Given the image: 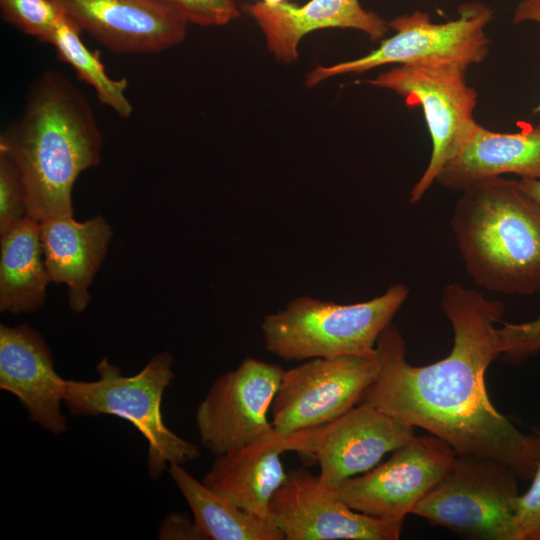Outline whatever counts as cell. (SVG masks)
<instances>
[{
	"label": "cell",
	"mask_w": 540,
	"mask_h": 540,
	"mask_svg": "<svg viewBox=\"0 0 540 540\" xmlns=\"http://www.w3.org/2000/svg\"><path fill=\"white\" fill-rule=\"evenodd\" d=\"M440 305L453 330L450 353L429 365H411L391 323L377 340L379 372L360 403L428 431L457 455L497 460L531 480L540 464V432L519 430L493 406L486 388L487 368L499 356L494 331L504 303L452 283Z\"/></svg>",
	"instance_id": "6da1fadb"
},
{
	"label": "cell",
	"mask_w": 540,
	"mask_h": 540,
	"mask_svg": "<svg viewBox=\"0 0 540 540\" xmlns=\"http://www.w3.org/2000/svg\"><path fill=\"white\" fill-rule=\"evenodd\" d=\"M103 136L84 94L66 76L45 71L30 85L20 115L0 136V152L22 177L28 215H72L78 176L101 158Z\"/></svg>",
	"instance_id": "7a4b0ae2"
},
{
	"label": "cell",
	"mask_w": 540,
	"mask_h": 540,
	"mask_svg": "<svg viewBox=\"0 0 540 540\" xmlns=\"http://www.w3.org/2000/svg\"><path fill=\"white\" fill-rule=\"evenodd\" d=\"M451 229L474 283L505 295L540 292V201L501 176L465 187Z\"/></svg>",
	"instance_id": "3957f363"
},
{
	"label": "cell",
	"mask_w": 540,
	"mask_h": 540,
	"mask_svg": "<svg viewBox=\"0 0 540 540\" xmlns=\"http://www.w3.org/2000/svg\"><path fill=\"white\" fill-rule=\"evenodd\" d=\"M408 294V286L395 284L371 300L354 304L299 296L264 317L260 327L264 346L285 361L376 358L377 340Z\"/></svg>",
	"instance_id": "277c9868"
},
{
	"label": "cell",
	"mask_w": 540,
	"mask_h": 540,
	"mask_svg": "<svg viewBox=\"0 0 540 540\" xmlns=\"http://www.w3.org/2000/svg\"><path fill=\"white\" fill-rule=\"evenodd\" d=\"M173 356L162 352L133 376H123L106 358L95 381L66 380L64 403L74 416L114 415L129 421L148 443V472L157 479L166 464H184L200 456L198 447L165 424L162 396L174 378Z\"/></svg>",
	"instance_id": "5b68a950"
},
{
	"label": "cell",
	"mask_w": 540,
	"mask_h": 540,
	"mask_svg": "<svg viewBox=\"0 0 540 540\" xmlns=\"http://www.w3.org/2000/svg\"><path fill=\"white\" fill-rule=\"evenodd\" d=\"M518 476L490 458L457 455L412 514L472 540H519Z\"/></svg>",
	"instance_id": "8992f818"
},
{
	"label": "cell",
	"mask_w": 540,
	"mask_h": 540,
	"mask_svg": "<svg viewBox=\"0 0 540 540\" xmlns=\"http://www.w3.org/2000/svg\"><path fill=\"white\" fill-rule=\"evenodd\" d=\"M458 13V18L444 23H434L421 11L396 17L387 22L395 34L377 49L358 59L318 66L308 73L305 84L312 87L332 77L361 74L387 64H456L467 70L488 55L485 27L493 10L483 3H464Z\"/></svg>",
	"instance_id": "52a82bcc"
},
{
	"label": "cell",
	"mask_w": 540,
	"mask_h": 540,
	"mask_svg": "<svg viewBox=\"0 0 540 540\" xmlns=\"http://www.w3.org/2000/svg\"><path fill=\"white\" fill-rule=\"evenodd\" d=\"M456 64L398 65L366 82L391 90L409 107L422 108L432 140L429 163L413 186L409 202H419L444 167L465 145L477 122L473 112L478 94Z\"/></svg>",
	"instance_id": "ba28073f"
},
{
	"label": "cell",
	"mask_w": 540,
	"mask_h": 540,
	"mask_svg": "<svg viewBox=\"0 0 540 540\" xmlns=\"http://www.w3.org/2000/svg\"><path fill=\"white\" fill-rule=\"evenodd\" d=\"M454 449L432 434L414 437L368 472L342 482L334 491L352 509L403 523L415 506L448 474Z\"/></svg>",
	"instance_id": "9c48e42d"
},
{
	"label": "cell",
	"mask_w": 540,
	"mask_h": 540,
	"mask_svg": "<svg viewBox=\"0 0 540 540\" xmlns=\"http://www.w3.org/2000/svg\"><path fill=\"white\" fill-rule=\"evenodd\" d=\"M379 372L377 358H312L284 370L271 406V423L282 433L329 423L360 403Z\"/></svg>",
	"instance_id": "30bf717a"
},
{
	"label": "cell",
	"mask_w": 540,
	"mask_h": 540,
	"mask_svg": "<svg viewBox=\"0 0 540 540\" xmlns=\"http://www.w3.org/2000/svg\"><path fill=\"white\" fill-rule=\"evenodd\" d=\"M284 369L246 357L220 375L196 411L202 444L215 456L242 448L273 430L269 411Z\"/></svg>",
	"instance_id": "8fae6325"
},
{
	"label": "cell",
	"mask_w": 540,
	"mask_h": 540,
	"mask_svg": "<svg viewBox=\"0 0 540 540\" xmlns=\"http://www.w3.org/2000/svg\"><path fill=\"white\" fill-rule=\"evenodd\" d=\"M292 433L294 451L318 463L320 482L332 490L415 437L413 426L362 402L329 423Z\"/></svg>",
	"instance_id": "7c38bea8"
},
{
	"label": "cell",
	"mask_w": 540,
	"mask_h": 540,
	"mask_svg": "<svg viewBox=\"0 0 540 540\" xmlns=\"http://www.w3.org/2000/svg\"><path fill=\"white\" fill-rule=\"evenodd\" d=\"M285 540H397L403 523L358 512L306 468L287 473L269 504Z\"/></svg>",
	"instance_id": "4fadbf2b"
},
{
	"label": "cell",
	"mask_w": 540,
	"mask_h": 540,
	"mask_svg": "<svg viewBox=\"0 0 540 540\" xmlns=\"http://www.w3.org/2000/svg\"><path fill=\"white\" fill-rule=\"evenodd\" d=\"M81 31L114 53L150 54L186 37L187 20L159 0H53Z\"/></svg>",
	"instance_id": "5bb4252c"
},
{
	"label": "cell",
	"mask_w": 540,
	"mask_h": 540,
	"mask_svg": "<svg viewBox=\"0 0 540 540\" xmlns=\"http://www.w3.org/2000/svg\"><path fill=\"white\" fill-rule=\"evenodd\" d=\"M65 381L41 334L27 324L0 326V388L15 395L31 421L53 434L68 428L61 412Z\"/></svg>",
	"instance_id": "9a60e30c"
},
{
	"label": "cell",
	"mask_w": 540,
	"mask_h": 540,
	"mask_svg": "<svg viewBox=\"0 0 540 540\" xmlns=\"http://www.w3.org/2000/svg\"><path fill=\"white\" fill-rule=\"evenodd\" d=\"M293 449V433L273 428L242 448L217 455L201 481L235 506L269 518L270 501L288 473L281 455Z\"/></svg>",
	"instance_id": "2e32d148"
},
{
	"label": "cell",
	"mask_w": 540,
	"mask_h": 540,
	"mask_svg": "<svg viewBox=\"0 0 540 540\" xmlns=\"http://www.w3.org/2000/svg\"><path fill=\"white\" fill-rule=\"evenodd\" d=\"M243 9L259 25L268 49L285 63L297 60L299 42L314 30L356 29L377 41L389 28L376 13L365 10L359 0H310L301 6L288 2L268 6L257 2Z\"/></svg>",
	"instance_id": "e0dca14e"
},
{
	"label": "cell",
	"mask_w": 540,
	"mask_h": 540,
	"mask_svg": "<svg viewBox=\"0 0 540 540\" xmlns=\"http://www.w3.org/2000/svg\"><path fill=\"white\" fill-rule=\"evenodd\" d=\"M39 222L49 279L67 286L69 306L80 313L90 301L89 288L106 256L112 228L101 215L85 221L55 216Z\"/></svg>",
	"instance_id": "ac0fdd59"
},
{
	"label": "cell",
	"mask_w": 540,
	"mask_h": 540,
	"mask_svg": "<svg viewBox=\"0 0 540 540\" xmlns=\"http://www.w3.org/2000/svg\"><path fill=\"white\" fill-rule=\"evenodd\" d=\"M502 174L540 180V124L519 133H500L477 123L436 181L446 189L462 191L473 182Z\"/></svg>",
	"instance_id": "d6986e66"
},
{
	"label": "cell",
	"mask_w": 540,
	"mask_h": 540,
	"mask_svg": "<svg viewBox=\"0 0 540 540\" xmlns=\"http://www.w3.org/2000/svg\"><path fill=\"white\" fill-rule=\"evenodd\" d=\"M0 237V311L33 312L44 303L51 282L40 222L27 215Z\"/></svg>",
	"instance_id": "ffe728a7"
},
{
	"label": "cell",
	"mask_w": 540,
	"mask_h": 540,
	"mask_svg": "<svg viewBox=\"0 0 540 540\" xmlns=\"http://www.w3.org/2000/svg\"><path fill=\"white\" fill-rule=\"evenodd\" d=\"M169 474L207 540H285L270 518L249 513L226 501L181 464H170Z\"/></svg>",
	"instance_id": "44dd1931"
},
{
	"label": "cell",
	"mask_w": 540,
	"mask_h": 540,
	"mask_svg": "<svg viewBox=\"0 0 540 540\" xmlns=\"http://www.w3.org/2000/svg\"><path fill=\"white\" fill-rule=\"evenodd\" d=\"M80 28L65 14L59 21L48 43L62 62L73 68L78 77L91 86L98 100L122 118L133 113V106L126 96V78H111L105 71L99 51H91L82 42Z\"/></svg>",
	"instance_id": "7402d4cb"
},
{
	"label": "cell",
	"mask_w": 540,
	"mask_h": 540,
	"mask_svg": "<svg viewBox=\"0 0 540 540\" xmlns=\"http://www.w3.org/2000/svg\"><path fill=\"white\" fill-rule=\"evenodd\" d=\"M0 8L6 22L45 43L64 15L53 0H0Z\"/></svg>",
	"instance_id": "603a6c76"
},
{
	"label": "cell",
	"mask_w": 540,
	"mask_h": 540,
	"mask_svg": "<svg viewBox=\"0 0 540 540\" xmlns=\"http://www.w3.org/2000/svg\"><path fill=\"white\" fill-rule=\"evenodd\" d=\"M499 356L520 365L540 352V317L522 323L504 322L494 331Z\"/></svg>",
	"instance_id": "cb8c5ba5"
},
{
	"label": "cell",
	"mask_w": 540,
	"mask_h": 540,
	"mask_svg": "<svg viewBox=\"0 0 540 540\" xmlns=\"http://www.w3.org/2000/svg\"><path fill=\"white\" fill-rule=\"evenodd\" d=\"M28 215L27 195L14 162L0 152V235Z\"/></svg>",
	"instance_id": "d4e9b609"
},
{
	"label": "cell",
	"mask_w": 540,
	"mask_h": 540,
	"mask_svg": "<svg viewBox=\"0 0 540 540\" xmlns=\"http://www.w3.org/2000/svg\"><path fill=\"white\" fill-rule=\"evenodd\" d=\"M183 16L188 23L223 26L240 17L234 0H159Z\"/></svg>",
	"instance_id": "484cf974"
},
{
	"label": "cell",
	"mask_w": 540,
	"mask_h": 540,
	"mask_svg": "<svg viewBox=\"0 0 540 540\" xmlns=\"http://www.w3.org/2000/svg\"><path fill=\"white\" fill-rule=\"evenodd\" d=\"M531 480L529 489L517 500L519 540H540V464Z\"/></svg>",
	"instance_id": "4316f807"
},
{
	"label": "cell",
	"mask_w": 540,
	"mask_h": 540,
	"mask_svg": "<svg viewBox=\"0 0 540 540\" xmlns=\"http://www.w3.org/2000/svg\"><path fill=\"white\" fill-rule=\"evenodd\" d=\"M160 539L207 540L198 529L194 519L190 520L183 513H171L162 522Z\"/></svg>",
	"instance_id": "83f0119b"
},
{
	"label": "cell",
	"mask_w": 540,
	"mask_h": 540,
	"mask_svg": "<svg viewBox=\"0 0 540 540\" xmlns=\"http://www.w3.org/2000/svg\"><path fill=\"white\" fill-rule=\"evenodd\" d=\"M528 21L540 24V0H522L517 5L513 15V23ZM534 112L540 113V103Z\"/></svg>",
	"instance_id": "f1b7e54d"
},
{
	"label": "cell",
	"mask_w": 540,
	"mask_h": 540,
	"mask_svg": "<svg viewBox=\"0 0 540 540\" xmlns=\"http://www.w3.org/2000/svg\"><path fill=\"white\" fill-rule=\"evenodd\" d=\"M523 189L532 197L540 201V180L536 179H521L519 180Z\"/></svg>",
	"instance_id": "f546056e"
},
{
	"label": "cell",
	"mask_w": 540,
	"mask_h": 540,
	"mask_svg": "<svg viewBox=\"0 0 540 540\" xmlns=\"http://www.w3.org/2000/svg\"><path fill=\"white\" fill-rule=\"evenodd\" d=\"M261 2L265 5H268V6H277L283 2H285V0H261Z\"/></svg>",
	"instance_id": "4dcf8cb0"
}]
</instances>
